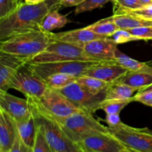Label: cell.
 <instances>
[{
	"label": "cell",
	"instance_id": "cell-1",
	"mask_svg": "<svg viewBox=\"0 0 152 152\" xmlns=\"http://www.w3.org/2000/svg\"><path fill=\"white\" fill-rule=\"evenodd\" d=\"M51 10L53 5L48 0L37 4L21 2L14 11L0 19V42L21 33L41 30L45 17Z\"/></svg>",
	"mask_w": 152,
	"mask_h": 152
},
{
	"label": "cell",
	"instance_id": "cell-2",
	"mask_svg": "<svg viewBox=\"0 0 152 152\" xmlns=\"http://www.w3.org/2000/svg\"><path fill=\"white\" fill-rule=\"evenodd\" d=\"M29 100L37 124L41 129L52 152H83L80 145L66 134L59 123L35 98Z\"/></svg>",
	"mask_w": 152,
	"mask_h": 152
},
{
	"label": "cell",
	"instance_id": "cell-3",
	"mask_svg": "<svg viewBox=\"0 0 152 152\" xmlns=\"http://www.w3.org/2000/svg\"><path fill=\"white\" fill-rule=\"evenodd\" d=\"M53 41L51 32L33 30L0 42V51L31 59L44 51Z\"/></svg>",
	"mask_w": 152,
	"mask_h": 152
},
{
	"label": "cell",
	"instance_id": "cell-4",
	"mask_svg": "<svg viewBox=\"0 0 152 152\" xmlns=\"http://www.w3.org/2000/svg\"><path fill=\"white\" fill-rule=\"evenodd\" d=\"M52 117L62 128L66 134L77 144L88 135L97 132H109L108 126L106 127L102 125L93 117V114L86 111L75 113L65 118Z\"/></svg>",
	"mask_w": 152,
	"mask_h": 152
},
{
	"label": "cell",
	"instance_id": "cell-5",
	"mask_svg": "<svg viewBox=\"0 0 152 152\" xmlns=\"http://www.w3.org/2000/svg\"><path fill=\"white\" fill-rule=\"evenodd\" d=\"M65 61H95L88 56L83 47L53 40L47 48L33 58L31 63H48Z\"/></svg>",
	"mask_w": 152,
	"mask_h": 152
},
{
	"label": "cell",
	"instance_id": "cell-6",
	"mask_svg": "<svg viewBox=\"0 0 152 152\" xmlns=\"http://www.w3.org/2000/svg\"><path fill=\"white\" fill-rule=\"evenodd\" d=\"M108 132L129 149L135 152H152V131L148 128H135L122 123L108 127Z\"/></svg>",
	"mask_w": 152,
	"mask_h": 152
},
{
	"label": "cell",
	"instance_id": "cell-7",
	"mask_svg": "<svg viewBox=\"0 0 152 152\" xmlns=\"http://www.w3.org/2000/svg\"><path fill=\"white\" fill-rule=\"evenodd\" d=\"M104 61H65L48 63H31L28 65L43 80L55 74H67L80 77L89 68Z\"/></svg>",
	"mask_w": 152,
	"mask_h": 152
},
{
	"label": "cell",
	"instance_id": "cell-8",
	"mask_svg": "<svg viewBox=\"0 0 152 152\" xmlns=\"http://www.w3.org/2000/svg\"><path fill=\"white\" fill-rule=\"evenodd\" d=\"M48 86L42 78L34 72L28 64L17 71L10 83V89L23 94L26 97L39 99Z\"/></svg>",
	"mask_w": 152,
	"mask_h": 152
},
{
	"label": "cell",
	"instance_id": "cell-9",
	"mask_svg": "<svg viewBox=\"0 0 152 152\" xmlns=\"http://www.w3.org/2000/svg\"><path fill=\"white\" fill-rule=\"evenodd\" d=\"M37 99L49 114L56 118H65L71 114L85 111L59 91L48 87L42 96Z\"/></svg>",
	"mask_w": 152,
	"mask_h": 152
},
{
	"label": "cell",
	"instance_id": "cell-10",
	"mask_svg": "<svg viewBox=\"0 0 152 152\" xmlns=\"http://www.w3.org/2000/svg\"><path fill=\"white\" fill-rule=\"evenodd\" d=\"M58 91L76 105L93 114L99 110L100 104L105 99L106 94V92H104L94 94L84 88L77 81Z\"/></svg>",
	"mask_w": 152,
	"mask_h": 152
},
{
	"label": "cell",
	"instance_id": "cell-11",
	"mask_svg": "<svg viewBox=\"0 0 152 152\" xmlns=\"http://www.w3.org/2000/svg\"><path fill=\"white\" fill-rule=\"evenodd\" d=\"M83 152H121L126 147L109 132L88 135L78 142Z\"/></svg>",
	"mask_w": 152,
	"mask_h": 152
},
{
	"label": "cell",
	"instance_id": "cell-12",
	"mask_svg": "<svg viewBox=\"0 0 152 152\" xmlns=\"http://www.w3.org/2000/svg\"><path fill=\"white\" fill-rule=\"evenodd\" d=\"M0 109L10 115L15 122L28 118L32 113V108L28 99H22L0 91Z\"/></svg>",
	"mask_w": 152,
	"mask_h": 152
},
{
	"label": "cell",
	"instance_id": "cell-13",
	"mask_svg": "<svg viewBox=\"0 0 152 152\" xmlns=\"http://www.w3.org/2000/svg\"><path fill=\"white\" fill-rule=\"evenodd\" d=\"M31 59L0 51V91H7L15 74Z\"/></svg>",
	"mask_w": 152,
	"mask_h": 152
},
{
	"label": "cell",
	"instance_id": "cell-14",
	"mask_svg": "<svg viewBox=\"0 0 152 152\" xmlns=\"http://www.w3.org/2000/svg\"><path fill=\"white\" fill-rule=\"evenodd\" d=\"M83 48L88 56L94 60L113 61L115 60L117 44L111 37H105L86 43Z\"/></svg>",
	"mask_w": 152,
	"mask_h": 152
},
{
	"label": "cell",
	"instance_id": "cell-15",
	"mask_svg": "<svg viewBox=\"0 0 152 152\" xmlns=\"http://www.w3.org/2000/svg\"><path fill=\"white\" fill-rule=\"evenodd\" d=\"M128 71L126 68L118 65L115 60L104 61L92 66L83 75L114 83L118 81Z\"/></svg>",
	"mask_w": 152,
	"mask_h": 152
},
{
	"label": "cell",
	"instance_id": "cell-16",
	"mask_svg": "<svg viewBox=\"0 0 152 152\" xmlns=\"http://www.w3.org/2000/svg\"><path fill=\"white\" fill-rule=\"evenodd\" d=\"M17 129L15 120L0 109V152H10L16 140Z\"/></svg>",
	"mask_w": 152,
	"mask_h": 152
},
{
	"label": "cell",
	"instance_id": "cell-17",
	"mask_svg": "<svg viewBox=\"0 0 152 152\" xmlns=\"http://www.w3.org/2000/svg\"><path fill=\"white\" fill-rule=\"evenodd\" d=\"M104 36L95 34L93 31H90L87 28H80V29L72 30V31H64V32L53 34L51 32V38L53 40L71 43L83 47L86 43L92 40L97 39L100 38H105Z\"/></svg>",
	"mask_w": 152,
	"mask_h": 152
},
{
	"label": "cell",
	"instance_id": "cell-18",
	"mask_svg": "<svg viewBox=\"0 0 152 152\" xmlns=\"http://www.w3.org/2000/svg\"><path fill=\"white\" fill-rule=\"evenodd\" d=\"M117 82L136 88L139 91L144 90L152 85V65L146 63L140 69L128 71Z\"/></svg>",
	"mask_w": 152,
	"mask_h": 152
},
{
	"label": "cell",
	"instance_id": "cell-19",
	"mask_svg": "<svg viewBox=\"0 0 152 152\" xmlns=\"http://www.w3.org/2000/svg\"><path fill=\"white\" fill-rule=\"evenodd\" d=\"M16 125L18 134L22 140L30 148H33L37 130V121L33 110L28 118L22 121L16 122Z\"/></svg>",
	"mask_w": 152,
	"mask_h": 152
},
{
	"label": "cell",
	"instance_id": "cell-20",
	"mask_svg": "<svg viewBox=\"0 0 152 152\" xmlns=\"http://www.w3.org/2000/svg\"><path fill=\"white\" fill-rule=\"evenodd\" d=\"M110 20L114 22L120 29L129 30L141 26H152V22L141 19L129 14H113L108 17Z\"/></svg>",
	"mask_w": 152,
	"mask_h": 152
},
{
	"label": "cell",
	"instance_id": "cell-21",
	"mask_svg": "<svg viewBox=\"0 0 152 152\" xmlns=\"http://www.w3.org/2000/svg\"><path fill=\"white\" fill-rule=\"evenodd\" d=\"M139 91L137 88L124 83H111L107 89L105 99H129L133 98L135 92Z\"/></svg>",
	"mask_w": 152,
	"mask_h": 152
},
{
	"label": "cell",
	"instance_id": "cell-22",
	"mask_svg": "<svg viewBox=\"0 0 152 152\" xmlns=\"http://www.w3.org/2000/svg\"><path fill=\"white\" fill-rule=\"evenodd\" d=\"M77 82L84 88L94 94H99L106 92L107 89L111 85V83L108 82L86 75L78 77Z\"/></svg>",
	"mask_w": 152,
	"mask_h": 152
},
{
	"label": "cell",
	"instance_id": "cell-23",
	"mask_svg": "<svg viewBox=\"0 0 152 152\" xmlns=\"http://www.w3.org/2000/svg\"><path fill=\"white\" fill-rule=\"evenodd\" d=\"M69 22L66 16L62 15L56 9L50 10L45 16L41 25V30L51 32L53 30L62 28Z\"/></svg>",
	"mask_w": 152,
	"mask_h": 152
},
{
	"label": "cell",
	"instance_id": "cell-24",
	"mask_svg": "<svg viewBox=\"0 0 152 152\" xmlns=\"http://www.w3.org/2000/svg\"><path fill=\"white\" fill-rule=\"evenodd\" d=\"M77 78L78 77L71 74H55L48 76L44 80L48 88L55 90H60L77 81Z\"/></svg>",
	"mask_w": 152,
	"mask_h": 152
},
{
	"label": "cell",
	"instance_id": "cell-25",
	"mask_svg": "<svg viewBox=\"0 0 152 152\" xmlns=\"http://www.w3.org/2000/svg\"><path fill=\"white\" fill-rule=\"evenodd\" d=\"M86 28L94 32L95 34L107 37H111L114 33L119 29L117 25L114 22L110 20L108 18L101 19L92 25H88Z\"/></svg>",
	"mask_w": 152,
	"mask_h": 152
},
{
	"label": "cell",
	"instance_id": "cell-26",
	"mask_svg": "<svg viewBox=\"0 0 152 152\" xmlns=\"http://www.w3.org/2000/svg\"><path fill=\"white\" fill-rule=\"evenodd\" d=\"M133 98L129 99H104L100 104L99 109L105 114H120L122 110L133 102Z\"/></svg>",
	"mask_w": 152,
	"mask_h": 152
},
{
	"label": "cell",
	"instance_id": "cell-27",
	"mask_svg": "<svg viewBox=\"0 0 152 152\" xmlns=\"http://www.w3.org/2000/svg\"><path fill=\"white\" fill-rule=\"evenodd\" d=\"M115 61L118 65H121L129 71H136L143 67L146 64V62H142L136 59H132L130 56L120 51L118 48L117 49L115 53Z\"/></svg>",
	"mask_w": 152,
	"mask_h": 152
},
{
	"label": "cell",
	"instance_id": "cell-28",
	"mask_svg": "<svg viewBox=\"0 0 152 152\" xmlns=\"http://www.w3.org/2000/svg\"><path fill=\"white\" fill-rule=\"evenodd\" d=\"M113 13L120 14L124 11L141 7L139 0H113Z\"/></svg>",
	"mask_w": 152,
	"mask_h": 152
},
{
	"label": "cell",
	"instance_id": "cell-29",
	"mask_svg": "<svg viewBox=\"0 0 152 152\" xmlns=\"http://www.w3.org/2000/svg\"><path fill=\"white\" fill-rule=\"evenodd\" d=\"M113 0H85L82 4L77 6L75 9V14L91 11L94 9L99 8L105 5L106 3L112 1Z\"/></svg>",
	"mask_w": 152,
	"mask_h": 152
},
{
	"label": "cell",
	"instance_id": "cell-30",
	"mask_svg": "<svg viewBox=\"0 0 152 152\" xmlns=\"http://www.w3.org/2000/svg\"><path fill=\"white\" fill-rule=\"evenodd\" d=\"M32 152H52L41 129L38 126H37L35 142L32 148Z\"/></svg>",
	"mask_w": 152,
	"mask_h": 152
},
{
	"label": "cell",
	"instance_id": "cell-31",
	"mask_svg": "<svg viewBox=\"0 0 152 152\" xmlns=\"http://www.w3.org/2000/svg\"><path fill=\"white\" fill-rule=\"evenodd\" d=\"M122 13L132 15V16L140 18L141 19L152 22V4L143 6V7L134 9V10H126V11H124ZM122 13H120V14H122Z\"/></svg>",
	"mask_w": 152,
	"mask_h": 152
},
{
	"label": "cell",
	"instance_id": "cell-32",
	"mask_svg": "<svg viewBox=\"0 0 152 152\" xmlns=\"http://www.w3.org/2000/svg\"><path fill=\"white\" fill-rule=\"evenodd\" d=\"M20 4L19 0H0V19L14 11Z\"/></svg>",
	"mask_w": 152,
	"mask_h": 152
},
{
	"label": "cell",
	"instance_id": "cell-33",
	"mask_svg": "<svg viewBox=\"0 0 152 152\" xmlns=\"http://www.w3.org/2000/svg\"><path fill=\"white\" fill-rule=\"evenodd\" d=\"M111 38L112 39L117 45L129 42L139 41L140 40L139 39L134 37L132 34H131L127 30L120 29V28L114 33V34L111 36Z\"/></svg>",
	"mask_w": 152,
	"mask_h": 152
},
{
	"label": "cell",
	"instance_id": "cell-34",
	"mask_svg": "<svg viewBox=\"0 0 152 152\" xmlns=\"http://www.w3.org/2000/svg\"><path fill=\"white\" fill-rule=\"evenodd\" d=\"M140 40H152V26H141L127 30Z\"/></svg>",
	"mask_w": 152,
	"mask_h": 152
},
{
	"label": "cell",
	"instance_id": "cell-35",
	"mask_svg": "<svg viewBox=\"0 0 152 152\" xmlns=\"http://www.w3.org/2000/svg\"><path fill=\"white\" fill-rule=\"evenodd\" d=\"M133 100L144 104L147 106L152 107V91L143 90L137 91L133 96Z\"/></svg>",
	"mask_w": 152,
	"mask_h": 152
},
{
	"label": "cell",
	"instance_id": "cell-36",
	"mask_svg": "<svg viewBox=\"0 0 152 152\" xmlns=\"http://www.w3.org/2000/svg\"><path fill=\"white\" fill-rule=\"evenodd\" d=\"M10 152H32V148H30L22 140L17 132L16 140Z\"/></svg>",
	"mask_w": 152,
	"mask_h": 152
},
{
	"label": "cell",
	"instance_id": "cell-37",
	"mask_svg": "<svg viewBox=\"0 0 152 152\" xmlns=\"http://www.w3.org/2000/svg\"><path fill=\"white\" fill-rule=\"evenodd\" d=\"M104 121L108 124V127H116L123 122L120 119V114H106Z\"/></svg>",
	"mask_w": 152,
	"mask_h": 152
},
{
	"label": "cell",
	"instance_id": "cell-38",
	"mask_svg": "<svg viewBox=\"0 0 152 152\" xmlns=\"http://www.w3.org/2000/svg\"><path fill=\"white\" fill-rule=\"evenodd\" d=\"M58 4L62 7H74L78 6L83 2L85 0H56Z\"/></svg>",
	"mask_w": 152,
	"mask_h": 152
},
{
	"label": "cell",
	"instance_id": "cell-39",
	"mask_svg": "<svg viewBox=\"0 0 152 152\" xmlns=\"http://www.w3.org/2000/svg\"><path fill=\"white\" fill-rule=\"evenodd\" d=\"M141 7L152 4V0H139Z\"/></svg>",
	"mask_w": 152,
	"mask_h": 152
},
{
	"label": "cell",
	"instance_id": "cell-40",
	"mask_svg": "<svg viewBox=\"0 0 152 152\" xmlns=\"http://www.w3.org/2000/svg\"><path fill=\"white\" fill-rule=\"evenodd\" d=\"M46 1V0H25V1L28 4H37V3L42 2V1Z\"/></svg>",
	"mask_w": 152,
	"mask_h": 152
},
{
	"label": "cell",
	"instance_id": "cell-41",
	"mask_svg": "<svg viewBox=\"0 0 152 152\" xmlns=\"http://www.w3.org/2000/svg\"><path fill=\"white\" fill-rule=\"evenodd\" d=\"M121 152H135V151H132V150L129 149V148H126V150H124V151H121Z\"/></svg>",
	"mask_w": 152,
	"mask_h": 152
},
{
	"label": "cell",
	"instance_id": "cell-42",
	"mask_svg": "<svg viewBox=\"0 0 152 152\" xmlns=\"http://www.w3.org/2000/svg\"><path fill=\"white\" fill-rule=\"evenodd\" d=\"M144 90H150V91H152V85H151V86H148V88H146L144 89ZM142 91H143V90H142Z\"/></svg>",
	"mask_w": 152,
	"mask_h": 152
}]
</instances>
